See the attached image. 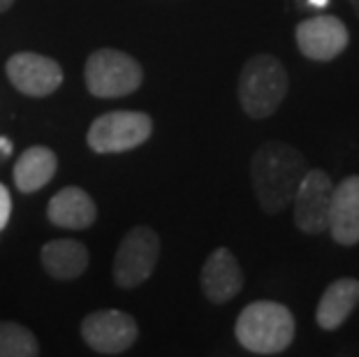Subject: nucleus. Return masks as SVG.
<instances>
[{"label":"nucleus","instance_id":"1a4fd4ad","mask_svg":"<svg viewBox=\"0 0 359 357\" xmlns=\"http://www.w3.org/2000/svg\"><path fill=\"white\" fill-rule=\"evenodd\" d=\"M7 79L19 93L30 97H47L63 83V67L37 51H17L5 63Z\"/></svg>","mask_w":359,"mask_h":357},{"label":"nucleus","instance_id":"412c9836","mask_svg":"<svg viewBox=\"0 0 359 357\" xmlns=\"http://www.w3.org/2000/svg\"><path fill=\"white\" fill-rule=\"evenodd\" d=\"M348 3H350V7L355 10V17L359 19V0H348Z\"/></svg>","mask_w":359,"mask_h":357},{"label":"nucleus","instance_id":"6ab92c4d","mask_svg":"<svg viewBox=\"0 0 359 357\" xmlns=\"http://www.w3.org/2000/svg\"><path fill=\"white\" fill-rule=\"evenodd\" d=\"M0 154H3L5 158L12 156V142L7 137H0Z\"/></svg>","mask_w":359,"mask_h":357},{"label":"nucleus","instance_id":"7ed1b4c3","mask_svg":"<svg viewBox=\"0 0 359 357\" xmlns=\"http://www.w3.org/2000/svg\"><path fill=\"white\" fill-rule=\"evenodd\" d=\"M290 88L287 70L273 54H255L243 63L236 83L241 109L250 119L262 121L283 105Z\"/></svg>","mask_w":359,"mask_h":357},{"label":"nucleus","instance_id":"f257e3e1","mask_svg":"<svg viewBox=\"0 0 359 357\" xmlns=\"http://www.w3.org/2000/svg\"><path fill=\"white\" fill-rule=\"evenodd\" d=\"M309 165L299 149L285 142H264L250 158V181L264 214H283L294 200Z\"/></svg>","mask_w":359,"mask_h":357},{"label":"nucleus","instance_id":"f3484780","mask_svg":"<svg viewBox=\"0 0 359 357\" xmlns=\"http://www.w3.org/2000/svg\"><path fill=\"white\" fill-rule=\"evenodd\" d=\"M40 344L26 325L14 321H0V357H35Z\"/></svg>","mask_w":359,"mask_h":357},{"label":"nucleus","instance_id":"9b49d317","mask_svg":"<svg viewBox=\"0 0 359 357\" xmlns=\"http://www.w3.org/2000/svg\"><path fill=\"white\" fill-rule=\"evenodd\" d=\"M200 285L204 297L211 304H227L232 302L243 288V271L236 255L230 248L220 246L206 257L200 271Z\"/></svg>","mask_w":359,"mask_h":357},{"label":"nucleus","instance_id":"2eb2a0df","mask_svg":"<svg viewBox=\"0 0 359 357\" xmlns=\"http://www.w3.org/2000/svg\"><path fill=\"white\" fill-rule=\"evenodd\" d=\"M40 260L44 271L56 281L79 278L88 269V248L77 239H51L42 246Z\"/></svg>","mask_w":359,"mask_h":357},{"label":"nucleus","instance_id":"20e7f679","mask_svg":"<svg viewBox=\"0 0 359 357\" xmlns=\"http://www.w3.org/2000/svg\"><path fill=\"white\" fill-rule=\"evenodd\" d=\"M83 81L90 95L114 100L135 93L142 86L144 67L121 49H97L86 58Z\"/></svg>","mask_w":359,"mask_h":357},{"label":"nucleus","instance_id":"0eeeda50","mask_svg":"<svg viewBox=\"0 0 359 357\" xmlns=\"http://www.w3.org/2000/svg\"><path fill=\"white\" fill-rule=\"evenodd\" d=\"M140 337L137 321L126 311L100 309L83 318L81 339L90 351L100 355H123Z\"/></svg>","mask_w":359,"mask_h":357},{"label":"nucleus","instance_id":"4468645a","mask_svg":"<svg viewBox=\"0 0 359 357\" xmlns=\"http://www.w3.org/2000/svg\"><path fill=\"white\" fill-rule=\"evenodd\" d=\"M359 307V281L343 276L327 285L323 297L316 309V323L320 330L334 332L353 316V311Z\"/></svg>","mask_w":359,"mask_h":357},{"label":"nucleus","instance_id":"9d476101","mask_svg":"<svg viewBox=\"0 0 359 357\" xmlns=\"http://www.w3.org/2000/svg\"><path fill=\"white\" fill-rule=\"evenodd\" d=\"M294 40L309 60L330 63L348 49L350 33L341 19L332 17V14H318V17L304 19L294 28Z\"/></svg>","mask_w":359,"mask_h":357},{"label":"nucleus","instance_id":"f03ea898","mask_svg":"<svg viewBox=\"0 0 359 357\" xmlns=\"http://www.w3.org/2000/svg\"><path fill=\"white\" fill-rule=\"evenodd\" d=\"M297 323L285 304L259 299L248 304L236 318L234 337L255 355H280L294 341Z\"/></svg>","mask_w":359,"mask_h":357},{"label":"nucleus","instance_id":"aec40b11","mask_svg":"<svg viewBox=\"0 0 359 357\" xmlns=\"http://www.w3.org/2000/svg\"><path fill=\"white\" fill-rule=\"evenodd\" d=\"M14 3H17V0H0V14L10 10V7H12Z\"/></svg>","mask_w":359,"mask_h":357},{"label":"nucleus","instance_id":"ddd939ff","mask_svg":"<svg viewBox=\"0 0 359 357\" xmlns=\"http://www.w3.org/2000/svg\"><path fill=\"white\" fill-rule=\"evenodd\" d=\"M47 218L60 230H88L97 218V207L83 188L65 186L49 200Z\"/></svg>","mask_w":359,"mask_h":357},{"label":"nucleus","instance_id":"f8f14e48","mask_svg":"<svg viewBox=\"0 0 359 357\" xmlns=\"http://www.w3.org/2000/svg\"><path fill=\"white\" fill-rule=\"evenodd\" d=\"M327 230L339 246L359 244V174L346 177L334 188Z\"/></svg>","mask_w":359,"mask_h":357},{"label":"nucleus","instance_id":"423d86ee","mask_svg":"<svg viewBox=\"0 0 359 357\" xmlns=\"http://www.w3.org/2000/svg\"><path fill=\"white\" fill-rule=\"evenodd\" d=\"M160 257V237L154 227L135 225L116 248L114 255V283L121 290H133L140 288L144 281L154 274Z\"/></svg>","mask_w":359,"mask_h":357},{"label":"nucleus","instance_id":"a211bd4d","mask_svg":"<svg viewBox=\"0 0 359 357\" xmlns=\"http://www.w3.org/2000/svg\"><path fill=\"white\" fill-rule=\"evenodd\" d=\"M10 218H12V195H10V188L0 181V232L7 227Z\"/></svg>","mask_w":359,"mask_h":357},{"label":"nucleus","instance_id":"6e6552de","mask_svg":"<svg viewBox=\"0 0 359 357\" xmlns=\"http://www.w3.org/2000/svg\"><path fill=\"white\" fill-rule=\"evenodd\" d=\"M334 181L325 170H306L294 193V225L304 234L318 237L330 227Z\"/></svg>","mask_w":359,"mask_h":357},{"label":"nucleus","instance_id":"dca6fc26","mask_svg":"<svg viewBox=\"0 0 359 357\" xmlns=\"http://www.w3.org/2000/svg\"><path fill=\"white\" fill-rule=\"evenodd\" d=\"M56 170H58V158L49 147H40V144L28 147L17 158V163H14V184H17V191L24 195L42 191L56 177Z\"/></svg>","mask_w":359,"mask_h":357},{"label":"nucleus","instance_id":"39448f33","mask_svg":"<svg viewBox=\"0 0 359 357\" xmlns=\"http://www.w3.org/2000/svg\"><path fill=\"white\" fill-rule=\"evenodd\" d=\"M154 133V119L144 112H107L88 128L86 142L95 154H126L147 144Z\"/></svg>","mask_w":359,"mask_h":357}]
</instances>
